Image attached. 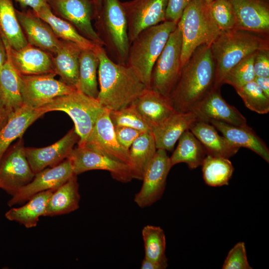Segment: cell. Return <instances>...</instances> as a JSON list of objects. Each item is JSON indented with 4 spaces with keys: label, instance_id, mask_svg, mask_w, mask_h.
Wrapping results in <instances>:
<instances>
[{
    "label": "cell",
    "instance_id": "cell-20",
    "mask_svg": "<svg viewBox=\"0 0 269 269\" xmlns=\"http://www.w3.org/2000/svg\"><path fill=\"white\" fill-rule=\"evenodd\" d=\"M15 11L28 44L54 55L60 48L62 40L56 36L50 25L32 10Z\"/></svg>",
    "mask_w": 269,
    "mask_h": 269
},
{
    "label": "cell",
    "instance_id": "cell-51",
    "mask_svg": "<svg viewBox=\"0 0 269 269\" xmlns=\"http://www.w3.org/2000/svg\"><path fill=\"white\" fill-rule=\"evenodd\" d=\"M102 1V0H95V3L96 8V15L101 8Z\"/></svg>",
    "mask_w": 269,
    "mask_h": 269
},
{
    "label": "cell",
    "instance_id": "cell-27",
    "mask_svg": "<svg viewBox=\"0 0 269 269\" xmlns=\"http://www.w3.org/2000/svg\"><path fill=\"white\" fill-rule=\"evenodd\" d=\"M83 49L74 43L62 40L57 52L52 56L54 72L66 84L74 87L78 80L80 57Z\"/></svg>",
    "mask_w": 269,
    "mask_h": 269
},
{
    "label": "cell",
    "instance_id": "cell-25",
    "mask_svg": "<svg viewBox=\"0 0 269 269\" xmlns=\"http://www.w3.org/2000/svg\"><path fill=\"white\" fill-rule=\"evenodd\" d=\"M44 114L40 108L23 105L12 114L0 130V160L10 144L16 138L22 137L27 129Z\"/></svg>",
    "mask_w": 269,
    "mask_h": 269
},
{
    "label": "cell",
    "instance_id": "cell-3",
    "mask_svg": "<svg viewBox=\"0 0 269 269\" xmlns=\"http://www.w3.org/2000/svg\"><path fill=\"white\" fill-rule=\"evenodd\" d=\"M215 65L214 88L220 89L227 72L259 50L269 49V35L241 29L222 31L210 46Z\"/></svg>",
    "mask_w": 269,
    "mask_h": 269
},
{
    "label": "cell",
    "instance_id": "cell-11",
    "mask_svg": "<svg viewBox=\"0 0 269 269\" xmlns=\"http://www.w3.org/2000/svg\"><path fill=\"white\" fill-rule=\"evenodd\" d=\"M48 4L55 15L70 23L81 34L96 44L104 46L92 23L96 16L93 0H48Z\"/></svg>",
    "mask_w": 269,
    "mask_h": 269
},
{
    "label": "cell",
    "instance_id": "cell-10",
    "mask_svg": "<svg viewBox=\"0 0 269 269\" xmlns=\"http://www.w3.org/2000/svg\"><path fill=\"white\" fill-rule=\"evenodd\" d=\"M22 137L9 147L0 160V189L11 196L34 178Z\"/></svg>",
    "mask_w": 269,
    "mask_h": 269
},
{
    "label": "cell",
    "instance_id": "cell-13",
    "mask_svg": "<svg viewBox=\"0 0 269 269\" xmlns=\"http://www.w3.org/2000/svg\"><path fill=\"white\" fill-rule=\"evenodd\" d=\"M172 167L166 151L157 149L144 171L141 187L134 196V201L138 206L147 207L161 198Z\"/></svg>",
    "mask_w": 269,
    "mask_h": 269
},
{
    "label": "cell",
    "instance_id": "cell-48",
    "mask_svg": "<svg viewBox=\"0 0 269 269\" xmlns=\"http://www.w3.org/2000/svg\"><path fill=\"white\" fill-rule=\"evenodd\" d=\"M168 266V263H162L152 261L144 258L142 260L140 269H165Z\"/></svg>",
    "mask_w": 269,
    "mask_h": 269
},
{
    "label": "cell",
    "instance_id": "cell-18",
    "mask_svg": "<svg viewBox=\"0 0 269 269\" xmlns=\"http://www.w3.org/2000/svg\"><path fill=\"white\" fill-rule=\"evenodd\" d=\"M236 20V28L269 35V0H227Z\"/></svg>",
    "mask_w": 269,
    "mask_h": 269
},
{
    "label": "cell",
    "instance_id": "cell-22",
    "mask_svg": "<svg viewBox=\"0 0 269 269\" xmlns=\"http://www.w3.org/2000/svg\"><path fill=\"white\" fill-rule=\"evenodd\" d=\"M198 120L192 111H175L163 123L152 129L157 149L172 150L182 134Z\"/></svg>",
    "mask_w": 269,
    "mask_h": 269
},
{
    "label": "cell",
    "instance_id": "cell-28",
    "mask_svg": "<svg viewBox=\"0 0 269 269\" xmlns=\"http://www.w3.org/2000/svg\"><path fill=\"white\" fill-rule=\"evenodd\" d=\"M77 175H74L53 191L44 216H55L70 213L79 208L80 195Z\"/></svg>",
    "mask_w": 269,
    "mask_h": 269
},
{
    "label": "cell",
    "instance_id": "cell-7",
    "mask_svg": "<svg viewBox=\"0 0 269 269\" xmlns=\"http://www.w3.org/2000/svg\"><path fill=\"white\" fill-rule=\"evenodd\" d=\"M39 108L45 113L62 111L67 114L73 120L75 131L80 137L78 146H83L104 107L97 99L76 90L71 94L57 97Z\"/></svg>",
    "mask_w": 269,
    "mask_h": 269
},
{
    "label": "cell",
    "instance_id": "cell-24",
    "mask_svg": "<svg viewBox=\"0 0 269 269\" xmlns=\"http://www.w3.org/2000/svg\"><path fill=\"white\" fill-rule=\"evenodd\" d=\"M209 123L233 145L239 148H249L269 162V149L267 145L248 125L237 126L216 120Z\"/></svg>",
    "mask_w": 269,
    "mask_h": 269
},
{
    "label": "cell",
    "instance_id": "cell-45",
    "mask_svg": "<svg viewBox=\"0 0 269 269\" xmlns=\"http://www.w3.org/2000/svg\"><path fill=\"white\" fill-rule=\"evenodd\" d=\"M193 0H168L165 20L177 23L186 6Z\"/></svg>",
    "mask_w": 269,
    "mask_h": 269
},
{
    "label": "cell",
    "instance_id": "cell-2",
    "mask_svg": "<svg viewBox=\"0 0 269 269\" xmlns=\"http://www.w3.org/2000/svg\"><path fill=\"white\" fill-rule=\"evenodd\" d=\"M215 65L209 45L197 47L181 68L169 97L175 111L188 112L214 88Z\"/></svg>",
    "mask_w": 269,
    "mask_h": 269
},
{
    "label": "cell",
    "instance_id": "cell-5",
    "mask_svg": "<svg viewBox=\"0 0 269 269\" xmlns=\"http://www.w3.org/2000/svg\"><path fill=\"white\" fill-rule=\"evenodd\" d=\"M182 36V67L195 50L210 46L222 32L212 18L205 0H193L186 6L177 23Z\"/></svg>",
    "mask_w": 269,
    "mask_h": 269
},
{
    "label": "cell",
    "instance_id": "cell-19",
    "mask_svg": "<svg viewBox=\"0 0 269 269\" xmlns=\"http://www.w3.org/2000/svg\"><path fill=\"white\" fill-rule=\"evenodd\" d=\"M191 111L195 113L199 120L208 123L216 120L234 126L247 125L246 118L223 98L220 89L213 88Z\"/></svg>",
    "mask_w": 269,
    "mask_h": 269
},
{
    "label": "cell",
    "instance_id": "cell-29",
    "mask_svg": "<svg viewBox=\"0 0 269 269\" xmlns=\"http://www.w3.org/2000/svg\"><path fill=\"white\" fill-rule=\"evenodd\" d=\"M54 191L48 190L35 194L23 206L9 209L5 214V218L17 222L26 228L35 227L39 218L44 216L47 203Z\"/></svg>",
    "mask_w": 269,
    "mask_h": 269
},
{
    "label": "cell",
    "instance_id": "cell-9",
    "mask_svg": "<svg viewBox=\"0 0 269 269\" xmlns=\"http://www.w3.org/2000/svg\"><path fill=\"white\" fill-rule=\"evenodd\" d=\"M54 72L20 77V91L23 104L39 108L53 99L71 94L76 90L61 80L55 78Z\"/></svg>",
    "mask_w": 269,
    "mask_h": 269
},
{
    "label": "cell",
    "instance_id": "cell-53",
    "mask_svg": "<svg viewBox=\"0 0 269 269\" xmlns=\"http://www.w3.org/2000/svg\"><path fill=\"white\" fill-rule=\"evenodd\" d=\"M93 0V1H94V2H95V0Z\"/></svg>",
    "mask_w": 269,
    "mask_h": 269
},
{
    "label": "cell",
    "instance_id": "cell-46",
    "mask_svg": "<svg viewBox=\"0 0 269 269\" xmlns=\"http://www.w3.org/2000/svg\"><path fill=\"white\" fill-rule=\"evenodd\" d=\"M13 113L8 107L0 89V130L5 125Z\"/></svg>",
    "mask_w": 269,
    "mask_h": 269
},
{
    "label": "cell",
    "instance_id": "cell-49",
    "mask_svg": "<svg viewBox=\"0 0 269 269\" xmlns=\"http://www.w3.org/2000/svg\"><path fill=\"white\" fill-rule=\"evenodd\" d=\"M254 81L260 89L269 97V77H256Z\"/></svg>",
    "mask_w": 269,
    "mask_h": 269
},
{
    "label": "cell",
    "instance_id": "cell-32",
    "mask_svg": "<svg viewBox=\"0 0 269 269\" xmlns=\"http://www.w3.org/2000/svg\"><path fill=\"white\" fill-rule=\"evenodd\" d=\"M3 40L7 58L0 72V89L8 107L14 113L23 105L20 91V77L12 63L9 45L3 39Z\"/></svg>",
    "mask_w": 269,
    "mask_h": 269
},
{
    "label": "cell",
    "instance_id": "cell-34",
    "mask_svg": "<svg viewBox=\"0 0 269 269\" xmlns=\"http://www.w3.org/2000/svg\"><path fill=\"white\" fill-rule=\"evenodd\" d=\"M36 14L50 25L59 39L74 43L82 49H94L96 47L97 44L81 34L70 23L55 15L49 5Z\"/></svg>",
    "mask_w": 269,
    "mask_h": 269
},
{
    "label": "cell",
    "instance_id": "cell-41",
    "mask_svg": "<svg viewBox=\"0 0 269 269\" xmlns=\"http://www.w3.org/2000/svg\"><path fill=\"white\" fill-rule=\"evenodd\" d=\"M208 7L212 18L221 31L236 28L233 10L227 0H214Z\"/></svg>",
    "mask_w": 269,
    "mask_h": 269
},
{
    "label": "cell",
    "instance_id": "cell-21",
    "mask_svg": "<svg viewBox=\"0 0 269 269\" xmlns=\"http://www.w3.org/2000/svg\"><path fill=\"white\" fill-rule=\"evenodd\" d=\"M12 63L20 75H38L54 72L52 55L28 44L18 50L9 45Z\"/></svg>",
    "mask_w": 269,
    "mask_h": 269
},
{
    "label": "cell",
    "instance_id": "cell-33",
    "mask_svg": "<svg viewBox=\"0 0 269 269\" xmlns=\"http://www.w3.org/2000/svg\"><path fill=\"white\" fill-rule=\"evenodd\" d=\"M157 150L152 132H144L129 149L133 179L141 180L144 171Z\"/></svg>",
    "mask_w": 269,
    "mask_h": 269
},
{
    "label": "cell",
    "instance_id": "cell-31",
    "mask_svg": "<svg viewBox=\"0 0 269 269\" xmlns=\"http://www.w3.org/2000/svg\"><path fill=\"white\" fill-rule=\"evenodd\" d=\"M178 140L176 149L169 157L171 166L183 162L192 169L201 165L207 152L193 134L187 130L182 134Z\"/></svg>",
    "mask_w": 269,
    "mask_h": 269
},
{
    "label": "cell",
    "instance_id": "cell-12",
    "mask_svg": "<svg viewBox=\"0 0 269 269\" xmlns=\"http://www.w3.org/2000/svg\"><path fill=\"white\" fill-rule=\"evenodd\" d=\"M67 158L76 175L89 170H103L109 171L114 179L122 183L133 179L130 166L85 146L73 148Z\"/></svg>",
    "mask_w": 269,
    "mask_h": 269
},
{
    "label": "cell",
    "instance_id": "cell-50",
    "mask_svg": "<svg viewBox=\"0 0 269 269\" xmlns=\"http://www.w3.org/2000/svg\"><path fill=\"white\" fill-rule=\"evenodd\" d=\"M6 58L7 51L6 47L2 37L0 33V72L3 65L6 61Z\"/></svg>",
    "mask_w": 269,
    "mask_h": 269
},
{
    "label": "cell",
    "instance_id": "cell-43",
    "mask_svg": "<svg viewBox=\"0 0 269 269\" xmlns=\"http://www.w3.org/2000/svg\"><path fill=\"white\" fill-rule=\"evenodd\" d=\"M114 130L119 143L128 150L134 140L144 133L135 129L123 126L114 127Z\"/></svg>",
    "mask_w": 269,
    "mask_h": 269
},
{
    "label": "cell",
    "instance_id": "cell-35",
    "mask_svg": "<svg viewBox=\"0 0 269 269\" xmlns=\"http://www.w3.org/2000/svg\"><path fill=\"white\" fill-rule=\"evenodd\" d=\"M98 57L94 49H83L80 57L79 76L76 86L77 91L97 99L99 94L97 73Z\"/></svg>",
    "mask_w": 269,
    "mask_h": 269
},
{
    "label": "cell",
    "instance_id": "cell-40",
    "mask_svg": "<svg viewBox=\"0 0 269 269\" xmlns=\"http://www.w3.org/2000/svg\"><path fill=\"white\" fill-rule=\"evenodd\" d=\"M110 118L114 127H127L142 132H152L133 104L118 110L110 111Z\"/></svg>",
    "mask_w": 269,
    "mask_h": 269
},
{
    "label": "cell",
    "instance_id": "cell-4",
    "mask_svg": "<svg viewBox=\"0 0 269 269\" xmlns=\"http://www.w3.org/2000/svg\"><path fill=\"white\" fill-rule=\"evenodd\" d=\"M177 23L165 20L146 28L131 43L127 65L149 88L153 66Z\"/></svg>",
    "mask_w": 269,
    "mask_h": 269
},
{
    "label": "cell",
    "instance_id": "cell-44",
    "mask_svg": "<svg viewBox=\"0 0 269 269\" xmlns=\"http://www.w3.org/2000/svg\"><path fill=\"white\" fill-rule=\"evenodd\" d=\"M254 71L256 77H269V49H261L255 53Z\"/></svg>",
    "mask_w": 269,
    "mask_h": 269
},
{
    "label": "cell",
    "instance_id": "cell-38",
    "mask_svg": "<svg viewBox=\"0 0 269 269\" xmlns=\"http://www.w3.org/2000/svg\"><path fill=\"white\" fill-rule=\"evenodd\" d=\"M249 110L259 114L269 112V97L260 89L254 81L235 90Z\"/></svg>",
    "mask_w": 269,
    "mask_h": 269
},
{
    "label": "cell",
    "instance_id": "cell-37",
    "mask_svg": "<svg viewBox=\"0 0 269 269\" xmlns=\"http://www.w3.org/2000/svg\"><path fill=\"white\" fill-rule=\"evenodd\" d=\"M144 258L156 262L167 263L165 255L166 238L163 230L159 226L146 225L142 230Z\"/></svg>",
    "mask_w": 269,
    "mask_h": 269
},
{
    "label": "cell",
    "instance_id": "cell-17",
    "mask_svg": "<svg viewBox=\"0 0 269 269\" xmlns=\"http://www.w3.org/2000/svg\"><path fill=\"white\" fill-rule=\"evenodd\" d=\"M80 139L74 128L54 143L41 148L25 147V155L35 174L47 167L55 166L67 158Z\"/></svg>",
    "mask_w": 269,
    "mask_h": 269
},
{
    "label": "cell",
    "instance_id": "cell-30",
    "mask_svg": "<svg viewBox=\"0 0 269 269\" xmlns=\"http://www.w3.org/2000/svg\"><path fill=\"white\" fill-rule=\"evenodd\" d=\"M12 0H0V33L10 48L18 50L28 44Z\"/></svg>",
    "mask_w": 269,
    "mask_h": 269
},
{
    "label": "cell",
    "instance_id": "cell-14",
    "mask_svg": "<svg viewBox=\"0 0 269 269\" xmlns=\"http://www.w3.org/2000/svg\"><path fill=\"white\" fill-rule=\"evenodd\" d=\"M168 0H132L122 2L131 43L143 30L165 21Z\"/></svg>",
    "mask_w": 269,
    "mask_h": 269
},
{
    "label": "cell",
    "instance_id": "cell-23",
    "mask_svg": "<svg viewBox=\"0 0 269 269\" xmlns=\"http://www.w3.org/2000/svg\"><path fill=\"white\" fill-rule=\"evenodd\" d=\"M133 104L151 130L175 111L169 97L150 88H147Z\"/></svg>",
    "mask_w": 269,
    "mask_h": 269
},
{
    "label": "cell",
    "instance_id": "cell-8",
    "mask_svg": "<svg viewBox=\"0 0 269 269\" xmlns=\"http://www.w3.org/2000/svg\"><path fill=\"white\" fill-rule=\"evenodd\" d=\"M182 36L177 26L170 33L152 70L150 88L169 97L180 74Z\"/></svg>",
    "mask_w": 269,
    "mask_h": 269
},
{
    "label": "cell",
    "instance_id": "cell-1",
    "mask_svg": "<svg viewBox=\"0 0 269 269\" xmlns=\"http://www.w3.org/2000/svg\"><path fill=\"white\" fill-rule=\"evenodd\" d=\"M94 50L99 60L97 99L103 107L110 111L125 108L148 88L132 68L113 61L104 47L97 45Z\"/></svg>",
    "mask_w": 269,
    "mask_h": 269
},
{
    "label": "cell",
    "instance_id": "cell-16",
    "mask_svg": "<svg viewBox=\"0 0 269 269\" xmlns=\"http://www.w3.org/2000/svg\"><path fill=\"white\" fill-rule=\"evenodd\" d=\"M74 175L71 162L66 158L55 166L45 168L36 173L29 183L11 196L7 204L11 207L23 203L37 193L55 190Z\"/></svg>",
    "mask_w": 269,
    "mask_h": 269
},
{
    "label": "cell",
    "instance_id": "cell-36",
    "mask_svg": "<svg viewBox=\"0 0 269 269\" xmlns=\"http://www.w3.org/2000/svg\"><path fill=\"white\" fill-rule=\"evenodd\" d=\"M205 183L212 187L228 185L234 168L227 158L207 154L201 165Z\"/></svg>",
    "mask_w": 269,
    "mask_h": 269
},
{
    "label": "cell",
    "instance_id": "cell-52",
    "mask_svg": "<svg viewBox=\"0 0 269 269\" xmlns=\"http://www.w3.org/2000/svg\"><path fill=\"white\" fill-rule=\"evenodd\" d=\"M214 0H205L206 3L209 5Z\"/></svg>",
    "mask_w": 269,
    "mask_h": 269
},
{
    "label": "cell",
    "instance_id": "cell-42",
    "mask_svg": "<svg viewBox=\"0 0 269 269\" xmlns=\"http://www.w3.org/2000/svg\"><path fill=\"white\" fill-rule=\"evenodd\" d=\"M223 269H252L248 261L244 242L237 243L229 252Z\"/></svg>",
    "mask_w": 269,
    "mask_h": 269
},
{
    "label": "cell",
    "instance_id": "cell-39",
    "mask_svg": "<svg viewBox=\"0 0 269 269\" xmlns=\"http://www.w3.org/2000/svg\"><path fill=\"white\" fill-rule=\"evenodd\" d=\"M255 53L245 58L233 67L224 77L223 84H229L236 90L254 81L255 75L253 64Z\"/></svg>",
    "mask_w": 269,
    "mask_h": 269
},
{
    "label": "cell",
    "instance_id": "cell-26",
    "mask_svg": "<svg viewBox=\"0 0 269 269\" xmlns=\"http://www.w3.org/2000/svg\"><path fill=\"white\" fill-rule=\"evenodd\" d=\"M189 130L203 145L207 155L229 158L236 154L240 149L223 135H219L217 130L209 123L198 120Z\"/></svg>",
    "mask_w": 269,
    "mask_h": 269
},
{
    "label": "cell",
    "instance_id": "cell-15",
    "mask_svg": "<svg viewBox=\"0 0 269 269\" xmlns=\"http://www.w3.org/2000/svg\"><path fill=\"white\" fill-rule=\"evenodd\" d=\"M110 112L109 110L104 108L92 133L83 146L125 163L131 167L129 150L124 147L118 140L110 118Z\"/></svg>",
    "mask_w": 269,
    "mask_h": 269
},
{
    "label": "cell",
    "instance_id": "cell-6",
    "mask_svg": "<svg viewBox=\"0 0 269 269\" xmlns=\"http://www.w3.org/2000/svg\"><path fill=\"white\" fill-rule=\"evenodd\" d=\"M96 20L97 32L116 62L127 64L130 42L126 16L119 0H102Z\"/></svg>",
    "mask_w": 269,
    "mask_h": 269
},
{
    "label": "cell",
    "instance_id": "cell-47",
    "mask_svg": "<svg viewBox=\"0 0 269 269\" xmlns=\"http://www.w3.org/2000/svg\"><path fill=\"white\" fill-rule=\"evenodd\" d=\"M22 7L29 6L36 14L44 7L49 5L48 0H13Z\"/></svg>",
    "mask_w": 269,
    "mask_h": 269
}]
</instances>
